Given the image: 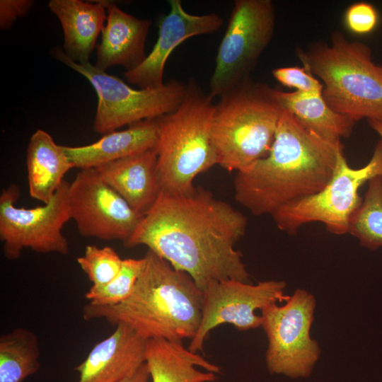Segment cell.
Wrapping results in <instances>:
<instances>
[{"mask_svg": "<svg viewBox=\"0 0 382 382\" xmlns=\"http://www.w3.org/2000/svg\"><path fill=\"white\" fill-rule=\"evenodd\" d=\"M102 2L107 11V23L96 46L94 66L104 71L115 65L132 70L146 57L145 44L151 20L132 16L113 2Z\"/></svg>", "mask_w": 382, "mask_h": 382, "instance_id": "obj_16", "label": "cell"}, {"mask_svg": "<svg viewBox=\"0 0 382 382\" xmlns=\"http://www.w3.org/2000/svg\"><path fill=\"white\" fill-rule=\"evenodd\" d=\"M345 22L347 28L352 33H369L377 25L378 13L374 6L369 3H355L346 10Z\"/></svg>", "mask_w": 382, "mask_h": 382, "instance_id": "obj_28", "label": "cell"}, {"mask_svg": "<svg viewBox=\"0 0 382 382\" xmlns=\"http://www.w3.org/2000/svg\"><path fill=\"white\" fill-rule=\"evenodd\" d=\"M95 169L110 187L142 215L151 208L161 192L156 149L108 162Z\"/></svg>", "mask_w": 382, "mask_h": 382, "instance_id": "obj_17", "label": "cell"}, {"mask_svg": "<svg viewBox=\"0 0 382 382\" xmlns=\"http://www.w3.org/2000/svg\"><path fill=\"white\" fill-rule=\"evenodd\" d=\"M204 293L186 273L148 250L130 296L114 306L88 303L83 318L124 325L148 340L182 342L194 337L200 325Z\"/></svg>", "mask_w": 382, "mask_h": 382, "instance_id": "obj_3", "label": "cell"}, {"mask_svg": "<svg viewBox=\"0 0 382 382\" xmlns=\"http://www.w3.org/2000/svg\"><path fill=\"white\" fill-rule=\"evenodd\" d=\"M284 281L268 280L256 284L234 279L210 284L204 293L202 320L188 349L202 351L208 335L217 326L228 323L238 330L255 329L262 325V316L255 313L273 303L286 301Z\"/></svg>", "mask_w": 382, "mask_h": 382, "instance_id": "obj_12", "label": "cell"}, {"mask_svg": "<svg viewBox=\"0 0 382 382\" xmlns=\"http://www.w3.org/2000/svg\"><path fill=\"white\" fill-rule=\"evenodd\" d=\"M40 343L35 332L16 328L0 337V382H24L40 367Z\"/></svg>", "mask_w": 382, "mask_h": 382, "instance_id": "obj_23", "label": "cell"}, {"mask_svg": "<svg viewBox=\"0 0 382 382\" xmlns=\"http://www.w3.org/2000/svg\"><path fill=\"white\" fill-rule=\"evenodd\" d=\"M303 67L323 82L322 95L335 112L354 122H382V72L365 43L332 31L330 42L298 50Z\"/></svg>", "mask_w": 382, "mask_h": 382, "instance_id": "obj_4", "label": "cell"}, {"mask_svg": "<svg viewBox=\"0 0 382 382\" xmlns=\"http://www.w3.org/2000/svg\"><path fill=\"white\" fill-rule=\"evenodd\" d=\"M146 340L124 325L98 342L75 367L77 382H120L145 363Z\"/></svg>", "mask_w": 382, "mask_h": 382, "instance_id": "obj_15", "label": "cell"}, {"mask_svg": "<svg viewBox=\"0 0 382 382\" xmlns=\"http://www.w3.org/2000/svg\"><path fill=\"white\" fill-rule=\"evenodd\" d=\"M273 94L284 110L323 140L341 145V139L352 134L356 122L334 111L322 92H284L273 88Z\"/></svg>", "mask_w": 382, "mask_h": 382, "instance_id": "obj_22", "label": "cell"}, {"mask_svg": "<svg viewBox=\"0 0 382 382\" xmlns=\"http://www.w3.org/2000/svg\"><path fill=\"white\" fill-rule=\"evenodd\" d=\"M76 262L92 282L103 286L110 282L120 272L123 259L110 246L103 248L88 245Z\"/></svg>", "mask_w": 382, "mask_h": 382, "instance_id": "obj_26", "label": "cell"}, {"mask_svg": "<svg viewBox=\"0 0 382 382\" xmlns=\"http://www.w3.org/2000/svg\"><path fill=\"white\" fill-rule=\"evenodd\" d=\"M220 98L213 116L212 142L218 165L238 172L267 155L283 108L272 88L250 79Z\"/></svg>", "mask_w": 382, "mask_h": 382, "instance_id": "obj_6", "label": "cell"}, {"mask_svg": "<svg viewBox=\"0 0 382 382\" xmlns=\"http://www.w3.org/2000/svg\"><path fill=\"white\" fill-rule=\"evenodd\" d=\"M316 304L311 294L299 289L284 305L273 303L261 311V326L268 340L266 364L271 374L294 378L311 375L320 354L310 335Z\"/></svg>", "mask_w": 382, "mask_h": 382, "instance_id": "obj_11", "label": "cell"}, {"mask_svg": "<svg viewBox=\"0 0 382 382\" xmlns=\"http://www.w3.org/2000/svg\"><path fill=\"white\" fill-rule=\"evenodd\" d=\"M69 183L64 180L47 203L31 209L16 206L20 196L16 185L1 191L0 239L6 259H19L25 248L40 253H69L68 241L62 231L71 219L68 197Z\"/></svg>", "mask_w": 382, "mask_h": 382, "instance_id": "obj_10", "label": "cell"}, {"mask_svg": "<svg viewBox=\"0 0 382 382\" xmlns=\"http://www.w3.org/2000/svg\"><path fill=\"white\" fill-rule=\"evenodd\" d=\"M33 4L34 1L32 0H1V29H9L18 18L28 14Z\"/></svg>", "mask_w": 382, "mask_h": 382, "instance_id": "obj_29", "label": "cell"}, {"mask_svg": "<svg viewBox=\"0 0 382 382\" xmlns=\"http://www.w3.org/2000/svg\"><path fill=\"white\" fill-rule=\"evenodd\" d=\"M247 223L243 214L203 187L188 195L161 191L124 245L146 246L204 291L215 282H249L242 255L235 249Z\"/></svg>", "mask_w": 382, "mask_h": 382, "instance_id": "obj_1", "label": "cell"}, {"mask_svg": "<svg viewBox=\"0 0 382 382\" xmlns=\"http://www.w3.org/2000/svg\"><path fill=\"white\" fill-rule=\"evenodd\" d=\"M276 14L271 0H236L218 48L209 83L213 99L250 79L274 35Z\"/></svg>", "mask_w": 382, "mask_h": 382, "instance_id": "obj_9", "label": "cell"}, {"mask_svg": "<svg viewBox=\"0 0 382 382\" xmlns=\"http://www.w3.org/2000/svg\"><path fill=\"white\" fill-rule=\"evenodd\" d=\"M378 175H382L381 139L368 163L359 168L349 166L342 150L333 175L322 190L280 207L271 216L277 227L289 234L296 233L302 226L312 222L323 224L327 231L336 235L347 233L351 216L362 202L360 187Z\"/></svg>", "mask_w": 382, "mask_h": 382, "instance_id": "obj_8", "label": "cell"}, {"mask_svg": "<svg viewBox=\"0 0 382 382\" xmlns=\"http://www.w3.org/2000/svg\"><path fill=\"white\" fill-rule=\"evenodd\" d=\"M143 265L140 259H123L118 274L108 284L91 286L85 294L88 303L96 306H114L126 300L132 294Z\"/></svg>", "mask_w": 382, "mask_h": 382, "instance_id": "obj_25", "label": "cell"}, {"mask_svg": "<svg viewBox=\"0 0 382 382\" xmlns=\"http://www.w3.org/2000/svg\"><path fill=\"white\" fill-rule=\"evenodd\" d=\"M160 134L159 117L129 125L105 134L98 141L82 146H63L70 162L81 170L98 166L156 149Z\"/></svg>", "mask_w": 382, "mask_h": 382, "instance_id": "obj_18", "label": "cell"}, {"mask_svg": "<svg viewBox=\"0 0 382 382\" xmlns=\"http://www.w3.org/2000/svg\"><path fill=\"white\" fill-rule=\"evenodd\" d=\"M48 6L62 25L65 54L76 63L89 62L107 20V11L103 2L51 0Z\"/></svg>", "mask_w": 382, "mask_h": 382, "instance_id": "obj_19", "label": "cell"}, {"mask_svg": "<svg viewBox=\"0 0 382 382\" xmlns=\"http://www.w3.org/2000/svg\"><path fill=\"white\" fill-rule=\"evenodd\" d=\"M51 54L86 78L94 88L98 105L93 129L103 135L125 125L173 112L187 91V84L175 80L156 88L135 89L90 62H74L61 48H53Z\"/></svg>", "mask_w": 382, "mask_h": 382, "instance_id": "obj_7", "label": "cell"}, {"mask_svg": "<svg viewBox=\"0 0 382 382\" xmlns=\"http://www.w3.org/2000/svg\"><path fill=\"white\" fill-rule=\"evenodd\" d=\"M379 67H380V69H381V71L382 72V66H379Z\"/></svg>", "mask_w": 382, "mask_h": 382, "instance_id": "obj_32", "label": "cell"}, {"mask_svg": "<svg viewBox=\"0 0 382 382\" xmlns=\"http://www.w3.org/2000/svg\"><path fill=\"white\" fill-rule=\"evenodd\" d=\"M348 233L367 249L382 247V175L368 182L361 204L349 220Z\"/></svg>", "mask_w": 382, "mask_h": 382, "instance_id": "obj_24", "label": "cell"}, {"mask_svg": "<svg viewBox=\"0 0 382 382\" xmlns=\"http://www.w3.org/2000/svg\"><path fill=\"white\" fill-rule=\"evenodd\" d=\"M71 219L84 237L120 240L132 236L144 215L128 203L100 176L95 168L81 170L69 183Z\"/></svg>", "mask_w": 382, "mask_h": 382, "instance_id": "obj_13", "label": "cell"}, {"mask_svg": "<svg viewBox=\"0 0 382 382\" xmlns=\"http://www.w3.org/2000/svg\"><path fill=\"white\" fill-rule=\"evenodd\" d=\"M274 78L282 85L294 88V91L309 93L322 92L323 86L304 67L286 66L274 69Z\"/></svg>", "mask_w": 382, "mask_h": 382, "instance_id": "obj_27", "label": "cell"}, {"mask_svg": "<svg viewBox=\"0 0 382 382\" xmlns=\"http://www.w3.org/2000/svg\"><path fill=\"white\" fill-rule=\"evenodd\" d=\"M343 145H333L283 109L269 153L236 172L235 199L255 216L322 190L332 178Z\"/></svg>", "mask_w": 382, "mask_h": 382, "instance_id": "obj_2", "label": "cell"}, {"mask_svg": "<svg viewBox=\"0 0 382 382\" xmlns=\"http://www.w3.org/2000/svg\"><path fill=\"white\" fill-rule=\"evenodd\" d=\"M145 362L152 382H212L220 371L182 342L163 339L146 340Z\"/></svg>", "mask_w": 382, "mask_h": 382, "instance_id": "obj_20", "label": "cell"}, {"mask_svg": "<svg viewBox=\"0 0 382 382\" xmlns=\"http://www.w3.org/2000/svg\"><path fill=\"white\" fill-rule=\"evenodd\" d=\"M212 100L191 81L178 108L159 117L156 151L162 192L190 194L196 189L195 178L218 164L212 138Z\"/></svg>", "mask_w": 382, "mask_h": 382, "instance_id": "obj_5", "label": "cell"}, {"mask_svg": "<svg viewBox=\"0 0 382 382\" xmlns=\"http://www.w3.org/2000/svg\"><path fill=\"white\" fill-rule=\"evenodd\" d=\"M369 126L380 136L382 140V122L377 120H368Z\"/></svg>", "mask_w": 382, "mask_h": 382, "instance_id": "obj_31", "label": "cell"}, {"mask_svg": "<svg viewBox=\"0 0 382 382\" xmlns=\"http://www.w3.org/2000/svg\"><path fill=\"white\" fill-rule=\"evenodd\" d=\"M26 165L29 194L43 204L52 199L64 181V175L74 168L63 146L57 144L42 129H37L30 139Z\"/></svg>", "mask_w": 382, "mask_h": 382, "instance_id": "obj_21", "label": "cell"}, {"mask_svg": "<svg viewBox=\"0 0 382 382\" xmlns=\"http://www.w3.org/2000/svg\"><path fill=\"white\" fill-rule=\"evenodd\" d=\"M170 11L161 21L158 37L145 59L124 74L127 81L139 88L162 86L166 62L175 48L185 40L218 30L221 17L214 13L195 15L184 8L180 0H170Z\"/></svg>", "mask_w": 382, "mask_h": 382, "instance_id": "obj_14", "label": "cell"}, {"mask_svg": "<svg viewBox=\"0 0 382 382\" xmlns=\"http://www.w3.org/2000/svg\"><path fill=\"white\" fill-rule=\"evenodd\" d=\"M149 377V368L145 362L132 375L124 378L120 382H147Z\"/></svg>", "mask_w": 382, "mask_h": 382, "instance_id": "obj_30", "label": "cell"}]
</instances>
